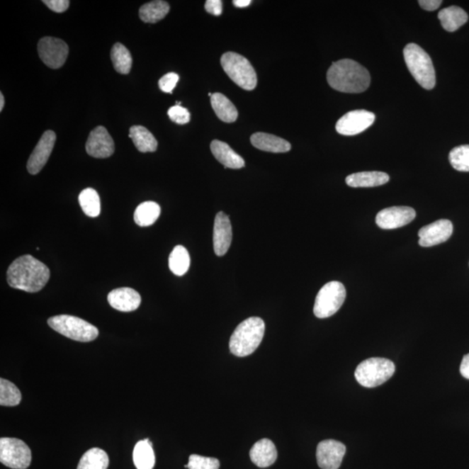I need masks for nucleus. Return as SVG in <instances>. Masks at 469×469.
<instances>
[{
  "label": "nucleus",
  "mask_w": 469,
  "mask_h": 469,
  "mask_svg": "<svg viewBox=\"0 0 469 469\" xmlns=\"http://www.w3.org/2000/svg\"><path fill=\"white\" fill-rule=\"evenodd\" d=\"M190 254L182 245L176 246L169 257V267L176 276H183L189 270Z\"/></svg>",
  "instance_id": "obj_29"
},
{
  "label": "nucleus",
  "mask_w": 469,
  "mask_h": 469,
  "mask_svg": "<svg viewBox=\"0 0 469 469\" xmlns=\"http://www.w3.org/2000/svg\"><path fill=\"white\" fill-rule=\"evenodd\" d=\"M390 181V176L383 171L354 173L346 178V183L353 188H370L383 186Z\"/></svg>",
  "instance_id": "obj_22"
},
{
  "label": "nucleus",
  "mask_w": 469,
  "mask_h": 469,
  "mask_svg": "<svg viewBox=\"0 0 469 469\" xmlns=\"http://www.w3.org/2000/svg\"><path fill=\"white\" fill-rule=\"evenodd\" d=\"M405 63L417 82L426 90H432L436 83L431 57L417 44H409L403 50Z\"/></svg>",
  "instance_id": "obj_4"
},
{
  "label": "nucleus",
  "mask_w": 469,
  "mask_h": 469,
  "mask_svg": "<svg viewBox=\"0 0 469 469\" xmlns=\"http://www.w3.org/2000/svg\"><path fill=\"white\" fill-rule=\"evenodd\" d=\"M232 242V226L228 216L224 213H218L215 217L213 245L214 252L218 256H225L228 252Z\"/></svg>",
  "instance_id": "obj_17"
},
{
  "label": "nucleus",
  "mask_w": 469,
  "mask_h": 469,
  "mask_svg": "<svg viewBox=\"0 0 469 469\" xmlns=\"http://www.w3.org/2000/svg\"><path fill=\"white\" fill-rule=\"evenodd\" d=\"M129 137L132 138L134 145L140 152H154L157 149V141L152 133L145 127L134 125L130 127Z\"/></svg>",
  "instance_id": "obj_24"
},
{
  "label": "nucleus",
  "mask_w": 469,
  "mask_h": 469,
  "mask_svg": "<svg viewBox=\"0 0 469 469\" xmlns=\"http://www.w3.org/2000/svg\"><path fill=\"white\" fill-rule=\"evenodd\" d=\"M205 10L214 16H220L222 11V2L221 0H207L205 2Z\"/></svg>",
  "instance_id": "obj_39"
},
{
  "label": "nucleus",
  "mask_w": 469,
  "mask_h": 469,
  "mask_svg": "<svg viewBox=\"0 0 469 469\" xmlns=\"http://www.w3.org/2000/svg\"><path fill=\"white\" fill-rule=\"evenodd\" d=\"M442 28L447 32L453 33L466 24L468 15L459 6H452L441 10L438 14Z\"/></svg>",
  "instance_id": "obj_23"
},
{
  "label": "nucleus",
  "mask_w": 469,
  "mask_h": 469,
  "mask_svg": "<svg viewBox=\"0 0 469 469\" xmlns=\"http://www.w3.org/2000/svg\"><path fill=\"white\" fill-rule=\"evenodd\" d=\"M56 138V134L52 130H46L41 137L29 157L28 170L30 174L36 175L44 168L55 148Z\"/></svg>",
  "instance_id": "obj_16"
},
{
  "label": "nucleus",
  "mask_w": 469,
  "mask_h": 469,
  "mask_svg": "<svg viewBox=\"0 0 469 469\" xmlns=\"http://www.w3.org/2000/svg\"><path fill=\"white\" fill-rule=\"evenodd\" d=\"M251 142L254 147L264 152L283 153L290 152L291 149L289 142L283 138L264 132L253 134Z\"/></svg>",
  "instance_id": "obj_21"
},
{
  "label": "nucleus",
  "mask_w": 469,
  "mask_h": 469,
  "mask_svg": "<svg viewBox=\"0 0 469 469\" xmlns=\"http://www.w3.org/2000/svg\"><path fill=\"white\" fill-rule=\"evenodd\" d=\"M134 464L137 469H152L155 465L152 441L149 439L138 441L133 451Z\"/></svg>",
  "instance_id": "obj_26"
},
{
  "label": "nucleus",
  "mask_w": 469,
  "mask_h": 469,
  "mask_svg": "<svg viewBox=\"0 0 469 469\" xmlns=\"http://www.w3.org/2000/svg\"><path fill=\"white\" fill-rule=\"evenodd\" d=\"M169 118L179 125H186L191 120L189 111L181 106H175L168 111Z\"/></svg>",
  "instance_id": "obj_36"
},
{
  "label": "nucleus",
  "mask_w": 469,
  "mask_h": 469,
  "mask_svg": "<svg viewBox=\"0 0 469 469\" xmlns=\"http://www.w3.org/2000/svg\"><path fill=\"white\" fill-rule=\"evenodd\" d=\"M107 300L113 309L122 312H132L136 310L141 303L140 293L130 288H119L111 290Z\"/></svg>",
  "instance_id": "obj_18"
},
{
  "label": "nucleus",
  "mask_w": 469,
  "mask_h": 469,
  "mask_svg": "<svg viewBox=\"0 0 469 469\" xmlns=\"http://www.w3.org/2000/svg\"><path fill=\"white\" fill-rule=\"evenodd\" d=\"M0 461L10 468L26 469L32 463V451L21 440L16 438H1Z\"/></svg>",
  "instance_id": "obj_9"
},
{
  "label": "nucleus",
  "mask_w": 469,
  "mask_h": 469,
  "mask_svg": "<svg viewBox=\"0 0 469 469\" xmlns=\"http://www.w3.org/2000/svg\"><path fill=\"white\" fill-rule=\"evenodd\" d=\"M79 205L84 214L90 217H97L101 211V203L98 192L91 188L84 190L79 197Z\"/></svg>",
  "instance_id": "obj_32"
},
{
  "label": "nucleus",
  "mask_w": 469,
  "mask_h": 469,
  "mask_svg": "<svg viewBox=\"0 0 469 469\" xmlns=\"http://www.w3.org/2000/svg\"><path fill=\"white\" fill-rule=\"evenodd\" d=\"M449 162L456 171H469V145L457 146L449 152Z\"/></svg>",
  "instance_id": "obj_34"
},
{
  "label": "nucleus",
  "mask_w": 469,
  "mask_h": 469,
  "mask_svg": "<svg viewBox=\"0 0 469 469\" xmlns=\"http://www.w3.org/2000/svg\"><path fill=\"white\" fill-rule=\"evenodd\" d=\"M179 76L174 72L167 73L162 78L160 79L159 86L160 90L166 92V94H171L173 90L178 84Z\"/></svg>",
  "instance_id": "obj_37"
},
{
  "label": "nucleus",
  "mask_w": 469,
  "mask_h": 469,
  "mask_svg": "<svg viewBox=\"0 0 469 469\" xmlns=\"http://www.w3.org/2000/svg\"><path fill=\"white\" fill-rule=\"evenodd\" d=\"M346 453L345 445L336 440H325L318 444L317 460L322 469H338Z\"/></svg>",
  "instance_id": "obj_14"
},
{
  "label": "nucleus",
  "mask_w": 469,
  "mask_h": 469,
  "mask_svg": "<svg viewBox=\"0 0 469 469\" xmlns=\"http://www.w3.org/2000/svg\"><path fill=\"white\" fill-rule=\"evenodd\" d=\"M460 371L463 378L469 380V354L464 356L463 361H461Z\"/></svg>",
  "instance_id": "obj_41"
},
{
  "label": "nucleus",
  "mask_w": 469,
  "mask_h": 469,
  "mask_svg": "<svg viewBox=\"0 0 469 469\" xmlns=\"http://www.w3.org/2000/svg\"><path fill=\"white\" fill-rule=\"evenodd\" d=\"M417 217L413 208L393 206L380 210L375 218L376 225L383 230H394L409 225Z\"/></svg>",
  "instance_id": "obj_12"
},
{
  "label": "nucleus",
  "mask_w": 469,
  "mask_h": 469,
  "mask_svg": "<svg viewBox=\"0 0 469 469\" xmlns=\"http://www.w3.org/2000/svg\"><path fill=\"white\" fill-rule=\"evenodd\" d=\"M453 230V224L448 219H441L422 227L418 232L420 237L419 245L422 247H432L445 243L452 236Z\"/></svg>",
  "instance_id": "obj_13"
},
{
  "label": "nucleus",
  "mask_w": 469,
  "mask_h": 469,
  "mask_svg": "<svg viewBox=\"0 0 469 469\" xmlns=\"http://www.w3.org/2000/svg\"><path fill=\"white\" fill-rule=\"evenodd\" d=\"M111 59L115 70L121 74H128L132 67V57L124 45L117 43L113 45Z\"/></svg>",
  "instance_id": "obj_31"
},
{
  "label": "nucleus",
  "mask_w": 469,
  "mask_h": 469,
  "mask_svg": "<svg viewBox=\"0 0 469 469\" xmlns=\"http://www.w3.org/2000/svg\"><path fill=\"white\" fill-rule=\"evenodd\" d=\"M38 52L45 65L52 69H59L67 60L69 47L60 38L45 37L38 42Z\"/></svg>",
  "instance_id": "obj_10"
},
{
  "label": "nucleus",
  "mask_w": 469,
  "mask_h": 469,
  "mask_svg": "<svg viewBox=\"0 0 469 469\" xmlns=\"http://www.w3.org/2000/svg\"><path fill=\"white\" fill-rule=\"evenodd\" d=\"M86 149V152L95 159H107L113 155L114 141L105 127L98 126L91 130Z\"/></svg>",
  "instance_id": "obj_15"
},
{
  "label": "nucleus",
  "mask_w": 469,
  "mask_h": 469,
  "mask_svg": "<svg viewBox=\"0 0 469 469\" xmlns=\"http://www.w3.org/2000/svg\"><path fill=\"white\" fill-rule=\"evenodd\" d=\"M4 106H5V98H4L2 92H0V111H3Z\"/></svg>",
  "instance_id": "obj_43"
},
{
  "label": "nucleus",
  "mask_w": 469,
  "mask_h": 469,
  "mask_svg": "<svg viewBox=\"0 0 469 469\" xmlns=\"http://www.w3.org/2000/svg\"><path fill=\"white\" fill-rule=\"evenodd\" d=\"M184 467L189 469H219L220 463L217 459L211 457L191 455L189 463Z\"/></svg>",
  "instance_id": "obj_35"
},
{
  "label": "nucleus",
  "mask_w": 469,
  "mask_h": 469,
  "mask_svg": "<svg viewBox=\"0 0 469 469\" xmlns=\"http://www.w3.org/2000/svg\"><path fill=\"white\" fill-rule=\"evenodd\" d=\"M327 80L334 90L344 94H361L371 84L367 69L352 60H341L332 64L327 73Z\"/></svg>",
  "instance_id": "obj_2"
},
{
  "label": "nucleus",
  "mask_w": 469,
  "mask_h": 469,
  "mask_svg": "<svg viewBox=\"0 0 469 469\" xmlns=\"http://www.w3.org/2000/svg\"><path fill=\"white\" fill-rule=\"evenodd\" d=\"M170 11V5L162 0L152 1L142 6L140 10V17L145 23H154L162 21Z\"/></svg>",
  "instance_id": "obj_27"
},
{
  "label": "nucleus",
  "mask_w": 469,
  "mask_h": 469,
  "mask_svg": "<svg viewBox=\"0 0 469 469\" xmlns=\"http://www.w3.org/2000/svg\"><path fill=\"white\" fill-rule=\"evenodd\" d=\"M22 395L21 391L13 383L6 379H0V405L4 407H14L21 403Z\"/></svg>",
  "instance_id": "obj_33"
},
{
  "label": "nucleus",
  "mask_w": 469,
  "mask_h": 469,
  "mask_svg": "<svg viewBox=\"0 0 469 469\" xmlns=\"http://www.w3.org/2000/svg\"><path fill=\"white\" fill-rule=\"evenodd\" d=\"M160 206L155 202L147 201L138 205L134 213V221L138 226H151L160 216Z\"/></svg>",
  "instance_id": "obj_28"
},
{
  "label": "nucleus",
  "mask_w": 469,
  "mask_h": 469,
  "mask_svg": "<svg viewBox=\"0 0 469 469\" xmlns=\"http://www.w3.org/2000/svg\"><path fill=\"white\" fill-rule=\"evenodd\" d=\"M48 325L72 340L88 343L98 337V329L81 318L60 315L48 319Z\"/></svg>",
  "instance_id": "obj_6"
},
{
  "label": "nucleus",
  "mask_w": 469,
  "mask_h": 469,
  "mask_svg": "<svg viewBox=\"0 0 469 469\" xmlns=\"http://www.w3.org/2000/svg\"><path fill=\"white\" fill-rule=\"evenodd\" d=\"M393 361L374 357L361 363L356 368L355 378L361 386L375 388L382 385L395 374Z\"/></svg>",
  "instance_id": "obj_7"
},
{
  "label": "nucleus",
  "mask_w": 469,
  "mask_h": 469,
  "mask_svg": "<svg viewBox=\"0 0 469 469\" xmlns=\"http://www.w3.org/2000/svg\"><path fill=\"white\" fill-rule=\"evenodd\" d=\"M211 152H213L219 163L225 168L241 169L245 165L243 157L230 147L225 142L214 140L210 144Z\"/></svg>",
  "instance_id": "obj_20"
},
{
  "label": "nucleus",
  "mask_w": 469,
  "mask_h": 469,
  "mask_svg": "<svg viewBox=\"0 0 469 469\" xmlns=\"http://www.w3.org/2000/svg\"><path fill=\"white\" fill-rule=\"evenodd\" d=\"M109 457L102 449L94 448L84 453L77 469H107Z\"/></svg>",
  "instance_id": "obj_30"
},
{
  "label": "nucleus",
  "mask_w": 469,
  "mask_h": 469,
  "mask_svg": "<svg viewBox=\"0 0 469 469\" xmlns=\"http://www.w3.org/2000/svg\"><path fill=\"white\" fill-rule=\"evenodd\" d=\"M375 115L366 110L349 111L337 121V132L344 136H355L374 124Z\"/></svg>",
  "instance_id": "obj_11"
},
{
  "label": "nucleus",
  "mask_w": 469,
  "mask_h": 469,
  "mask_svg": "<svg viewBox=\"0 0 469 469\" xmlns=\"http://www.w3.org/2000/svg\"><path fill=\"white\" fill-rule=\"evenodd\" d=\"M221 64L226 74L242 89H255L257 84L256 73L246 57L236 52H226L221 57Z\"/></svg>",
  "instance_id": "obj_5"
},
{
  "label": "nucleus",
  "mask_w": 469,
  "mask_h": 469,
  "mask_svg": "<svg viewBox=\"0 0 469 469\" xmlns=\"http://www.w3.org/2000/svg\"><path fill=\"white\" fill-rule=\"evenodd\" d=\"M211 106L219 119L222 122L233 123L237 120L238 111L230 100L224 94H213L210 98Z\"/></svg>",
  "instance_id": "obj_25"
},
{
  "label": "nucleus",
  "mask_w": 469,
  "mask_h": 469,
  "mask_svg": "<svg viewBox=\"0 0 469 469\" xmlns=\"http://www.w3.org/2000/svg\"><path fill=\"white\" fill-rule=\"evenodd\" d=\"M422 9L426 11H434L439 9L441 5V0H420L418 2Z\"/></svg>",
  "instance_id": "obj_40"
},
{
  "label": "nucleus",
  "mask_w": 469,
  "mask_h": 469,
  "mask_svg": "<svg viewBox=\"0 0 469 469\" xmlns=\"http://www.w3.org/2000/svg\"><path fill=\"white\" fill-rule=\"evenodd\" d=\"M43 3L50 9L57 13H64L70 6V1L68 0H44Z\"/></svg>",
  "instance_id": "obj_38"
},
{
  "label": "nucleus",
  "mask_w": 469,
  "mask_h": 469,
  "mask_svg": "<svg viewBox=\"0 0 469 469\" xmlns=\"http://www.w3.org/2000/svg\"><path fill=\"white\" fill-rule=\"evenodd\" d=\"M50 270L30 255L18 257L7 270V283L11 288L30 293L40 291L47 284Z\"/></svg>",
  "instance_id": "obj_1"
},
{
  "label": "nucleus",
  "mask_w": 469,
  "mask_h": 469,
  "mask_svg": "<svg viewBox=\"0 0 469 469\" xmlns=\"http://www.w3.org/2000/svg\"><path fill=\"white\" fill-rule=\"evenodd\" d=\"M251 0H234V1H233L234 6L239 7V9L247 7L251 5Z\"/></svg>",
  "instance_id": "obj_42"
},
{
  "label": "nucleus",
  "mask_w": 469,
  "mask_h": 469,
  "mask_svg": "<svg viewBox=\"0 0 469 469\" xmlns=\"http://www.w3.org/2000/svg\"><path fill=\"white\" fill-rule=\"evenodd\" d=\"M265 324L260 317H249L242 322L234 330L230 340V351L234 356L244 357L252 355L262 343Z\"/></svg>",
  "instance_id": "obj_3"
},
{
  "label": "nucleus",
  "mask_w": 469,
  "mask_h": 469,
  "mask_svg": "<svg viewBox=\"0 0 469 469\" xmlns=\"http://www.w3.org/2000/svg\"><path fill=\"white\" fill-rule=\"evenodd\" d=\"M252 463L259 468H268L275 463L278 458V451L273 441L262 439L253 445L249 452Z\"/></svg>",
  "instance_id": "obj_19"
},
{
  "label": "nucleus",
  "mask_w": 469,
  "mask_h": 469,
  "mask_svg": "<svg viewBox=\"0 0 469 469\" xmlns=\"http://www.w3.org/2000/svg\"><path fill=\"white\" fill-rule=\"evenodd\" d=\"M346 290L343 283L332 281L322 288L316 298L314 314L318 318H328L336 314L343 306Z\"/></svg>",
  "instance_id": "obj_8"
}]
</instances>
